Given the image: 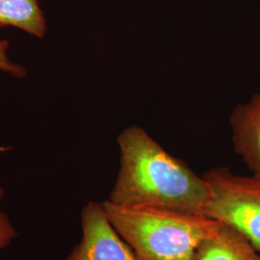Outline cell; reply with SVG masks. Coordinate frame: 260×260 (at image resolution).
<instances>
[{"instance_id":"cell-4","label":"cell","mask_w":260,"mask_h":260,"mask_svg":"<svg viewBox=\"0 0 260 260\" xmlns=\"http://www.w3.org/2000/svg\"><path fill=\"white\" fill-rule=\"evenodd\" d=\"M82 236L66 260H136L109 222L103 203L90 201L81 212Z\"/></svg>"},{"instance_id":"cell-3","label":"cell","mask_w":260,"mask_h":260,"mask_svg":"<svg viewBox=\"0 0 260 260\" xmlns=\"http://www.w3.org/2000/svg\"><path fill=\"white\" fill-rule=\"evenodd\" d=\"M211 187L204 214L242 233L260 252V180L215 168L203 176Z\"/></svg>"},{"instance_id":"cell-1","label":"cell","mask_w":260,"mask_h":260,"mask_svg":"<svg viewBox=\"0 0 260 260\" xmlns=\"http://www.w3.org/2000/svg\"><path fill=\"white\" fill-rule=\"evenodd\" d=\"M121 167L107 201L128 207L149 206L203 213L211 187L149 134L130 126L119 135Z\"/></svg>"},{"instance_id":"cell-8","label":"cell","mask_w":260,"mask_h":260,"mask_svg":"<svg viewBox=\"0 0 260 260\" xmlns=\"http://www.w3.org/2000/svg\"><path fill=\"white\" fill-rule=\"evenodd\" d=\"M4 195V189L0 186V260H2L1 253L10 247L19 236L18 231L8 214L1 209Z\"/></svg>"},{"instance_id":"cell-5","label":"cell","mask_w":260,"mask_h":260,"mask_svg":"<svg viewBox=\"0 0 260 260\" xmlns=\"http://www.w3.org/2000/svg\"><path fill=\"white\" fill-rule=\"evenodd\" d=\"M232 124L234 149L260 180V94L235 110Z\"/></svg>"},{"instance_id":"cell-6","label":"cell","mask_w":260,"mask_h":260,"mask_svg":"<svg viewBox=\"0 0 260 260\" xmlns=\"http://www.w3.org/2000/svg\"><path fill=\"white\" fill-rule=\"evenodd\" d=\"M194 260H260V252L237 230L222 223L200 245Z\"/></svg>"},{"instance_id":"cell-7","label":"cell","mask_w":260,"mask_h":260,"mask_svg":"<svg viewBox=\"0 0 260 260\" xmlns=\"http://www.w3.org/2000/svg\"><path fill=\"white\" fill-rule=\"evenodd\" d=\"M14 27L43 39L47 19L38 0H0V28Z\"/></svg>"},{"instance_id":"cell-9","label":"cell","mask_w":260,"mask_h":260,"mask_svg":"<svg viewBox=\"0 0 260 260\" xmlns=\"http://www.w3.org/2000/svg\"><path fill=\"white\" fill-rule=\"evenodd\" d=\"M9 47V41L0 40V71L16 78H23L27 75V70L23 66L10 60Z\"/></svg>"},{"instance_id":"cell-2","label":"cell","mask_w":260,"mask_h":260,"mask_svg":"<svg viewBox=\"0 0 260 260\" xmlns=\"http://www.w3.org/2000/svg\"><path fill=\"white\" fill-rule=\"evenodd\" d=\"M103 204L109 222L136 260H194L200 245L222 224L203 213L121 206L107 200Z\"/></svg>"}]
</instances>
